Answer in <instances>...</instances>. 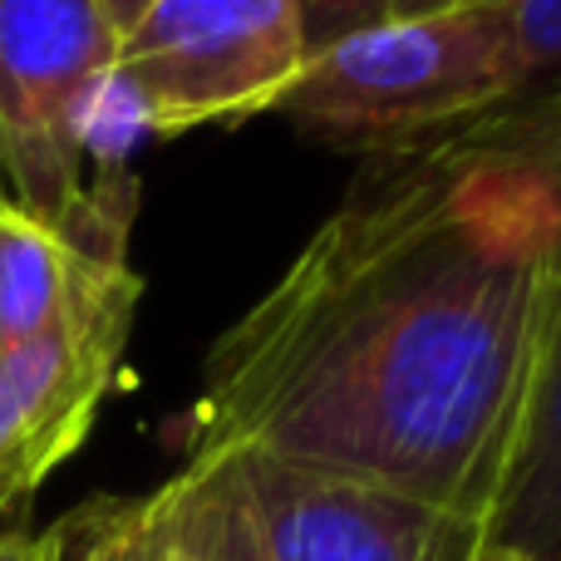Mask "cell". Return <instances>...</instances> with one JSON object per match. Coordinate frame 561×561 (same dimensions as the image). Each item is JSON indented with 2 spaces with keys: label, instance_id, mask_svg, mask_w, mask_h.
<instances>
[{
  "label": "cell",
  "instance_id": "cell-3",
  "mask_svg": "<svg viewBox=\"0 0 561 561\" xmlns=\"http://www.w3.org/2000/svg\"><path fill=\"white\" fill-rule=\"evenodd\" d=\"M517 99L503 0L394 15L316 49L272 114L340 148H404Z\"/></svg>",
  "mask_w": 561,
  "mask_h": 561
},
{
  "label": "cell",
  "instance_id": "cell-18",
  "mask_svg": "<svg viewBox=\"0 0 561 561\" xmlns=\"http://www.w3.org/2000/svg\"><path fill=\"white\" fill-rule=\"evenodd\" d=\"M10 517H20V513H0V527H5V523H10Z\"/></svg>",
  "mask_w": 561,
  "mask_h": 561
},
{
  "label": "cell",
  "instance_id": "cell-15",
  "mask_svg": "<svg viewBox=\"0 0 561 561\" xmlns=\"http://www.w3.org/2000/svg\"><path fill=\"white\" fill-rule=\"evenodd\" d=\"M153 5V0H99V10H104V20L114 25V35H128L134 30V20L144 15V10Z\"/></svg>",
  "mask_w": 561,
  "mask_h": 561
},
{
  "label": "cell",
  "instance_id": "cell-9",
  "mask_svg": "<svg viewBox=\"0 0 561 561\" xmlns=\"http://www.w3.org/2000/svg\"><path fill=\"white\" fill-rule=\"evenodd\" d=\"M163 561H256L247 513L222 454H187L183 473L163 483Z\"/></svg>",
  "mask_w": 561,
  "mask_h": 561
},
{
  "label": "cell",
  "instance_id": "cell-1",
  "mask_svg": "<svg viewBox=\"0 0 561 561\" xmlns=\"http://www.w3.org/2000/svg\"><path fill=\"white\" fill-rule=\"evenodd\" d=\"M557 232L533 108L389 158L213 340L187 454L256 448L483 527Z\"/></svg>",
  "mask_w": 561,
  "mask_h": 561
},
{
  "label": "cell",
  "instance_id": "cell-6",
  "mask_svg": "<svg viewBox=\"0 0 561 561\" xmlns=\"http://www.w3.org/2000/svg\"><path fill=\"white\" fill-rule=\"evenodd\" d=\"M256 561H478L483 527L256 448H227Z\"/></svg>",
  "mask_w": 561,
  "mask_h": 561
},
{
  "label": "cell",
  "instance_id": "cell-11",
  "mask_svg": "<svg viewBox=\"0 0 561 561\" xmlns=\"http://www.w3.org/2000/svg\"><path fill=\"white\" fill-rule=\"evenodd\" d=\"M503 5L513 35L517 99L552 94L561 89V0H503Z\"/></svg>",
  "mask_w": 561,
  "mask_h": 561
},
{
  "label": "cell",
  "instance_id": "cell-4",
  "mask_svg": "<svg viewBox=\"0 0 561 561\" xmlns=\"http://www.w3.org/2000/svg\"><path fill=\"white\" fill-rule=\"evenodd\" d=\"M300 0H153L118 35L108 94L153 134L272 114L306 69Z\"/></svg>",
  "mask_w": 561,
  "mask_h": 561
},
{
  "label": "cell",
  "instance_id": "cell-17",
  "mask_svg": "<svg viewBox=\"0 0 561 561\" xmlns=\"http://www.w3.org/2000/svg\"><path fill=\"white\" fill-rule=\"evenodd\" d=\"M478 561H527V557H513V552H497V547L483 542V552H478Z\"/></svg>",
  "mask_w": 561,
  "mask_h": 561
},
{
  "label": "cell",
  "instance_id": "cell-10",
  "mask_svg": "<svg viewBox=\"0 0 561 561\" xmlns=\"http://www.w3.org/2000/svg\"><path fill=\"white\" fill-rule=\"evenodd\" d=\"M168 493H99L39 533V561H163Z\"/></svg>",
  "mask_w": 561,
  "mask_h": 561
},
{
  "label": "cell",
  "instance_id": "cell-14",
  "mask_svg": "<svg viewBox=\"0 0 561 561\" xmlns=\"http://www.w3.org/2000/svg\"><path fill=\"white\" fill-rule=\"evenodd\" d=\"M20 517H25V513H20ZM20 517H10V523L0 527V561H39L35 533H30Z\"/></svg>",
  "mask_w": 561,
  "mask_h": 561
},
{
  "label": "cell",
  "instance_id": "cell-7",
  "mask_svg": "<svg viewBox=\"0 0 561 561\" xmlns=\"http://www.w3.org/2000/svg\"><path fill=\"white\" fill-rule=\"evenodd\" d=\"M483 542L527 561H561V276L547 286L517 428L483 517Z\"/></svg>",
  "mask_w": 561,
  "mask_h": 561
},
{
  "label": "cell",
  "instance_id": "cell-2",
  "mask_svg": "<svg viewBox=\"0 0 561 561\" xmlns=\"http://www.w3.org/2000/svg\"><path fill=\"white\" fill-rule=\"evenodd\" d=\"M134 183L108 173L65 222L75 262L59 316L0 355V513H25L35 488L89 438L118 385L144 280L128 266Z\"/></svg>",
  "mask_w": 561,
  "mask_h": 561
},
{
  "label": "cell",
  "instance_id": "cell-19",
  "mask_svg": "<svg viewBox=\"0 0 561 561\" xmlns=\"http://www.w3.org/2000/svg\"><path fill=\"white\" fill-rule=\"evenodd\" d=\"M0 207H5V187H0Z\"/></svg>",
  "mask_w": 561,
  "mask_h": 561
},
{
  "label": "cell",
  "instance_id": "cell-5",
  "mask_svg": "<svg viewBox=\"0 0 561 561\" xmlns=\"http://www.w3.org/2000/svg\"><path fill=\"white\" fill-rule=\"evenodd\" d=\"M118 35L99 0H0V187L5 207L65 227L79 213L89 114Z\"/></svg>",
  "mask_w": 561,
  "mask_h": 561
},
{
  "label": "cell",
  "instance_id": "cell-8",
  "mask_svg": "<svg viewBox=\"0 0 561 561\" xmlns=\"http://www.w3.org/2000/svg\"><path fill=\"white\" fill-rule=\"evenodd\" d=\"M65 227H49L20 207H0V355L35 340L59 316L69 290Z\"/></svg>",
  "mask_w": 561,
  "mask_h": 561
},
{
  "label": "cell",
  "instance_id": "cell-16",
  "mask_svg": "<svg viewBox=\"0 0 561 561\" xmlns=\"http://www.w3.org/2000/svg\"><path fill=\"white\" fill-rule=\"evenodd\" d=\"M458 5H473V0H394V15H434V10H458Z\"/></svg>",
  "mask_w": 561,
  "mask_h": 561
},
{
  "label": "cell",
  "instance_id": "cell-13",
  "mask_svg": "<svg viewBox=\"0 0 561 561\" xmlns=\"http://www.w3.org/2000/svg\"><path fill=\"white\" fill-rule=\"evenodd\" d=\"M537 134H542V153H547V173L557 183V207H561V99H542L533 108ZM557 276H561V232H557Z\"/></svg>",
  "mask_w": 561,
  "mask_h": 561
},
{
  "label": "cell",
  "instance_id": "cell-12",
  "mask_svg": "<svg viewBox=\"0 0 561 561\" xmlns=\"http://www.w3.org/2000/svg\"><path fill=\"white\" fill-rule=\"evenodd\" d=\"M394 15V0H300V25H306V49L335 45L345 35L379 25V20Z\"/></svg>",
  "mask_w": 561,
  "mask_h": 561
}]
</instances>
